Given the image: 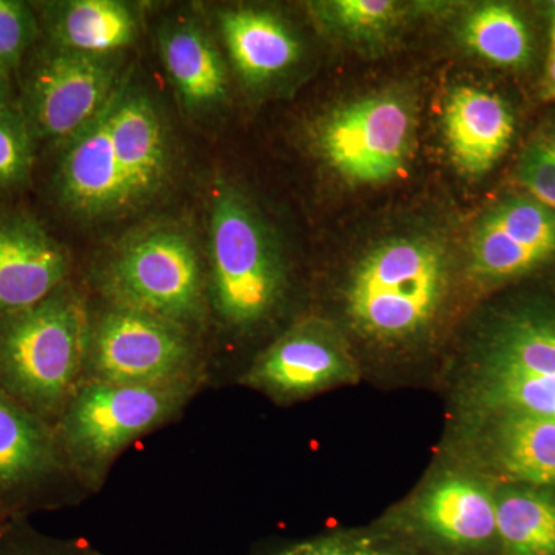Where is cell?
<instances>
[{
  "mask_svg": "<svg viewBox=\"0 0 555 555\" xmlns=\"http://www.w3.org/2000/svg\"><path fill=\"white\" fill-rule=\"evenodd\" d=\"M207 241L210 317L233 332L258 327L283 297V266L257 211L225 182L211 198Z\"/></svg>",
  "mask_w": 555,
  "mask_h": 555,
  "instance_id": "cell-4",
  "label": "cell"
},
{
  "mask_svg": "<svg viewBox=\"0 0 555 555\" xmlns=\"http://www.w3.org/2000/svg\"><path fill=\"white\" fill-rule=\"evenodd\" d=\"M496 535L511 555H555V505L532 492L496 502Z\"/></svg>",
  "mask_w": 555,
  "mask_h": 555,
  "instance_id": "cell-19",
  "label": "cell"
},
{
  "mask_svg": "<svg viewBox=\"0 0 555 555\" xmlns=\"http://www.w3.org/2000/svg\"><path fill=\"white\" fill-rule=\"evenodd\" d=\"M481 390L492 406L555 418V378L486 363Z\"/></svg>",
  "mask_w": 555,
  "mask_h": 555,
  "instance_id": "cell-20",
  "label": "cell"
},
{
  "mask_svg": "<svg viewBox=\"0 0 555 555\" xmlns=\"http://www.w3.org/2000/svg\"><path fill=\"white\" fill-rule=\"evenodd\" d=\"M91 283L105 305L141 310L196 335L210 320L206 262L181 222L131 230L102 255Z\"/></svg>",
  "mask_w": 555,
  "mask_h": 555,
  "instance_id": "cell-2",
  "label": "cell"
},
{
  "mask_svg": "<svg viewBox=\"0 0 555 555\" xmlns=\"http://www.w3.org/2000/svg\"><path fill=\"white\" fill-rule=\"evenodd\" d=\"M91 308L73 281L0 320V392L56 427L86 382Z\"/></svg>",
  "mask_w": 555,
  "mask_h": 555,
  "instance_id": "cell-1",
  "label": "cell"
},
{
  "mask_svg": "<svg viewBox=\"0 0 555 555\" xmlns=\"http://www.w3.org/2000/svg\"><path fill=\"white\" fill-rule=\"evenodd\" d=\"M0 555H102L79 540L57 539L33 528L28 518H14L0 531Z\"/></svg>",
  "mask_w": 555,
  "mask_h": 555,
  "instance_id": "cell-27",
  "label": "cell"
},
{
  "mask_svg": "<svg viewBox=\"0 0 555 555\" xmlns=\"http://www.w3.org/2000/svg\"><path fill=\"white\" fill-rule=\"evenodd\" d=\"M269 555H401L369 537L327 535L283 547Z\"/></svg>",
  "mask_w": 555,
  "mask_h": 555,
  "instance_id": "cell-29",
  "label": "cell"
},
{
  "mask_svg": "<svg viewBox=\"0 0 555 555\" xmlns=\"http://www.w3.org/2000/svg\"><path fill=\"white\" fill-rule=\"evenodd\" d=\"M503 465L534 485H555V418L509 412L500 436Z\"/></svg>",
  "mask_w": 555,
  "mask_h": 555,
  "instance_id": "cell-18",
  "label": "cell"
},
{
  "mask_svg": "<svg viewBox=\"0 0 555 555\" xmlns=\"http://www.w3.org/2000/svg\"><path fill=\"white\" fill-rule=\"evenodd\" d=\"M488 361L555 378V324H521L499 343Z\"/></svg>",
  "mask_w": 555,
  "mask_h": 555,
  "instance_id": "cell-23",
  "label": "cell"
},
{
  "mask_svg": "<svg viewBox=\"0 0 555 555\" xmlns=\"http://www.w3.org/2000/svg\"><path fill=\"white\" fill-rule=\"evenodd\" d=\"M76 491L56 429L0 392V516L28 518Z\"/></svg>",
  "mask_w": 555,
  "mask_h": 555,
  "instance_id": "cell-8",
  "label": "cell"
},
{
  "mask_svg": "<svg viewBox=\"0 0 555 555\" xmlns=\"http://www.w3.org/2000/svg\"><path fill=\"white\" fill-rule=\"evenodd\" d=\"M352 377L353 364L338 343L323 328L301 324L264 350L243 383L275 400L292 401Z\"/></svg>",
  "mask_w": 555,
  "mask_h": 555,
  "instance_id": "cell-12",
  "label": "cell"
},
{
  "mask_svg": "<svg viewBox=\"0 0 555 555\" xmlns=\"http://www.w3.org/2000/svg\"><path fill=\"white\" fill-rule=\"evenodd\" d=\"M116 164L130 217L159 201L170 189L177 156L170 127L153 94L133 75L107 107Z\"/></svg>",
  "mask_w": 555,
  "mask_h": 555,
  "instance_id": "cell-9",
  "label": "cell"
},
{
  "mask_svg": "<svg viewBox=\"0 0 555 555\" xmlns=\"http://www.w3.org/2000/svg\"><path fill=\"white\" fill-rule=\"evenodd\" d=\"M40 39L42 30L33 3L0 0V67L11 78L20 76L22 65Z\"/></svg>",
  "mask_w": 555,
  "mask_h": 555,
  "instance_id": "cell-26",
  "label": "cell"
},
{
  "mask_svg": "<svg viewBox=\"0 0 555 555\" xmlns=\"http://www.w3.org/2000/svg\"><path fill=\"white\" fill-rule=\"evenodd\" d=\"M412 116L396 98H372L338 109L318 131V147L332 169L356 182H382L403 167Z\"/></svg>",
  "mask_w": 555,
  "mask_h": 555,
  "instance_id": "cell-10",
  "label": "cell"
},
{
  "mask_svg": "<svg viewBox=\"0 0 555 555\" xmlns=\"http://www.w3.org/2000/svg\"><path fill=\"white\" fill-rule=\"evenodd\" d=\"M418 517L430 534L455 546H477L496 534V502L467 478L438 481L423 496Z\"/></svg>",
  "mask_w": 555,
  "mask_h": 555,
  "instance_id": "cell-17",
  "label": "cell"
},
{
  "mask_svg": "<svg viewBox=\"0 0 555 555\" xmlns=\"http://www.w3.org/2000/svg\"><path fill=\"white\" fill-rule=\"evenodd\" d=\"M467 46L499 65H518L528 57V31L509 7L488 5L477 10L465 27Z\"/></svg>",
  "mask_w": 555,
  "mask_h": 555,
  "instance_id": "cell-21",
  "label": "cell"
},
{
  "mask_svg": "<svg viewBox=\"0 0 555 555\" xmlns=\"http://www.w3.org/2000/svg\"><path fill=\"white\" fill-rule=\"evenodd\" d=\"M444 131L456 166L469 175L491 169L505 153L514 133V118L496 94L460 87L444 109Z\"/></svg>",
  "mask_w": 555,
  "mask_h": 555,
  "instance_id": "cell-16",
  "label": "cell"
},
{
  "mask_svg": "<svg viewBox=\"0 0 555 555\" xmlns=\"http://www.w3.org/2000/svg\"><path fill=\"white\" fill-rule=\"evenodd\" d=\"M217 30L230 64L248 86H264L301 56L297 36L268 10L232 7L217 14Z\"/></svg>",
  "mask_w": 555,
  "mask_h": 555,
  "instance_id": "cell-15",
  "label": "cell"
},
{
  "mask_svg": "<svg viewBox=\"0 0 555 555\" xmlns=\"http://www.w3.org/2000/svg\"><path fill=\"white\" fill-rule=\"evenodd\" d=\"M488 219L542 258L555 251V211L537 201H511L495 208Z\"/></svg>",
  "mask_w": 555,
  "mask_h": 555,
  "instance_id": "cell-24",
  "label": "cell"
},
{
  "mask_svg": "<svg viewBox=\"0 0 555 555\" xmlns=\"http://www.w3.org/2000/svg\"><path fill=\"white\" fill-rule=\"evenodd\" d=\"M158 47L164 72L185 113L204 118L225 104L228 65L203 22L189 16L167 21L158 30Z\"/></svg>",
  "mask_w": 555,
  "mask_h": 555,
  "instance_id": "cell-13",
  "label": "cell"
},
{
  "mask_svg": "<svg viewBox=\"0 0 555 555\" xmlns=\"http://www.w3.org/2000/svg\"><path fill=\"white\" fill-rule=\"evenodd\" d=\"M199 389L201 385L83 382L54 427L79 488L100 491L124 451L139 438L173 422Z\"/></svg>",
  "mask_w": 555,
  "mask_h": 555,
  "instance_id": "cell-3",
  "label": "cell"
},
{
  "mask_svg": "<svg viewBox=\"0 0 555 555\" xmlns=\"http://www.w3.org/2000/svg\"><path fill=\"white\" fill-rule=\"evenodd\" d=\"M546 94L555 98V53L551 54L550 64L546 69Z\"/></svg>",
  "mask_w": 555,
  "mask_h": 555,
  "instance_id": "cell-32",
  "label": "cell"
},
{
  "mask_svg": "<svg viewBox=\"0 0 555 555\" xmlns=\"http://www.w3.org/2000/svg\"><path fill=\"white\" fill-rule=\"evenodd\" d=\"M553 53H555V20H554V28H553Z\"/></svg>",
  "mask_w": 555,
  "mask_h": 555,
  "instance_id": "cell-34",
  "label": "cell"
},
{
  "mask_svg": "<svg viewBox=\"0 0 555 555\" xmlns=\"http://www.w3.org/2000/svg\"><path fill=\"white\" fill-rule=\"evenodd\" d=\"M36 145L38 141L17 101L0 107V193L14 192L30 182Z\"/></svg>",
  "mask_w": 555,
  "mask_h": 555,
  "instance_id": "cell-22",
  "label": "cell"
},
{
  "mask_svg": "<svg viewBox=\"0 0 555 555\" xmlns=\"http://www.w3.org/2000/svg\"><path fill=\"white\" fill-rule=\"evenodd\" d=\"M67 248L24 210L0 208V320L72 281Z\"/></svg>",
  "mask_w": 555,
  "mask_h": 555,
  "instance_id": "cell-11",
  "label": "cell"
},
{
  "mask_svg": "<svg viewBox=\"0 0 555 555\" xmlns=\"http://www.w3.org/2000/svg\"><path fill=\"white\" fill-rule=\"evenodd\" d=\"M520 181L537 203L555 211V133L535 142L526 153Z\"/></svg>",
  "mask_w": 555,
  "mask_h": 555,
  "instance_id": "cell-28",
  "label": "cell"
},
{
  "mask_svg": "<svg viewBox=\"0 0 555 555\" xmlns=\"http://www.w3.org/2000/svg\"><path fill=\"white\" fill-rule=\"evenodd\" d=\"M9 521H11L10 518H5V517L0 516V531H2L3 526L9 524Z\"/></svg>",
  "mask_w": 555,
  "mask_h": 555,
  "instance_id": "cell-33",
  "label": "cell"
},
{
  "mask_svg": "<svg viewBox=\"0 0 555 555\" xmlns=\"http://www.w3.org/2000/svg\"><path fill=\"white\" fill-rule=\"evenodd\" d=\"M474 269L480 275L503 278L532 268L542 257L509 238L491 219L486 218L473 243Z\"/></svg>",
  "mask_w": 555,
  "mask_h": 555,
  "instance_id": "cell-25",
  "label": "cell"
},
{
  "mask_svg": "<svg viewBox=\"0 0 555 555\" xmlns=\"http://www.w3.org/2000/svg\"><path fill=\"white\" fill-rule=\"evenodd\" d=\"M42 39L93 56L126 54L142 31L138 3L124 0H51L33 3Z\"/></svg>",
  "mask_w": 555,
  "mask_h": 555,
  "instance_id": "cell-14",
  "label": "cell"
},
{
  "mask_svg": "<svg viewBox=\"0 0 555 555\" xmlns=\"http://www.w3.org/2000/svg\"><path fill=\"white\" fill-rule=\"evenodd\" d=\"M130 75L126 54L93 56L42 39L22 65L17 105L38 144L60 147L104 112Z\"/></svg>",
  "mask_w": 555,
  "mask_h": 555,
  "instance_id": "cell-6",
  "label": "cell"
},
{
  "mask_svg": "<svg viewBox=\"0 0 555 555\" xmlns=\"http://www.w3.org/2000/svg\"><path fill=\"white\" fill-rule=\"evenodd\" d=\"M332 17L350 30H374L392 17L396 3L389 0H338L331 5Z\"/></svg>",
  "mask_w": 555,
  "mask_h": 555,
  "instance_id": "cell-30",
  "label": "cell"
},
{
  "mask_svg": "<svg viewBox=\"0 0 555 555\" xmlns=\"http://www.w3.org/2000/svg\"><path fill=\"white\" fill-rule=\"evenodd\" d=\"M17 101L16 93H14L13 78L0 67V107L3 105L13 104Z\"/></svg>",
  "mask_w": 555,
  "mask_h": 555,
  "instance_id": "cell-31",
  "label": "cell"
},
{
  "mask_svg": "<svg viewBox=\"0 0 555 555\" xmlns=\"http://www.w3.org/2000/svg\"><path fill=\"white\" fill-rule=\"evenodd\" d=\"M444 281L447 266L434 244L390 241L358 268L347 297L350 315L372 337H406L434 315Z\"/></svg>",
  "mask_w": 555,
  "mask_h": 555,
  "instance_id": "cell-7",
  "label": "cell"
},
{
  "mask_svg": "<svg viewBox=\"0 0 555 555\" xmlns=\"http://www.w3.org/2000/svg\"><path fill=\"white\" fill-rule=\"evenodd\" d=\"M199 335L164 318L105 305L91 310L86 382L127 386L203 385Z\"/></svg>",
  "mask_w": 555,
  "mask_h": 555,
  "instance_id": "cell-5",
  "label": "cell"
}]
</instances>
